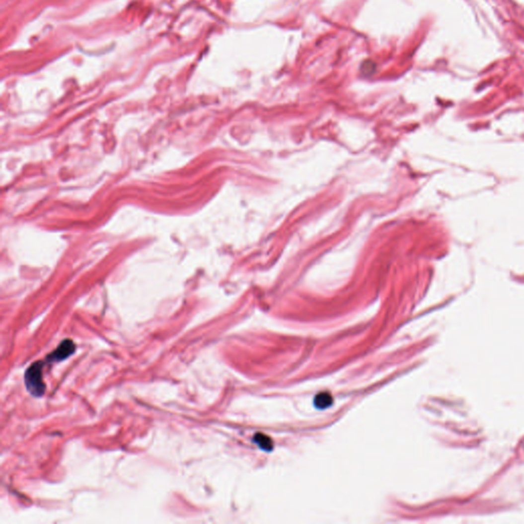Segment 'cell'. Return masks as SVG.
I'll return each mask as SVG.
<instances>
[{
	"instance_id": "obj_2",
	"label": "cell",
	"mask_w": 524,
	"mask_h": 524,
	"mask_svg": "<svg viewBox=\"0 0 524 524\" xmlns=\"http://www.w3.org/2000/svg\"><path fill=\"white\" fill-rule=\"evenodd\" d=\"M75 351V344L71 340L63 341L60 346L47 358L50 362H61L69 358Z\"/></svg>"
},
{
	"instance_id": "obj_3",
	"label": "cell",
	"mask_w": 524,
	"mask_h": 524,
	"mask_svg": "<svg viewBox=\"0 0 524 524\" xmlns=\"http://www.w3.org/2000/svg\"><path fill=\"white\" fill-rule=\"evenodd\" d=\"M333 403V397L329 392H319L314 397V407L318 410H325L331 407Z\"/></svg>"
},
{
	"instance_id": "obj_4",
	"label": "cell",
	"mask_w": 524,
	"mask_h": 524,
	"mask_svg": "<svg viewBox=\"0 0 524 524\" xmlns=\"http://www.w3.org/2000/svg\"><path fill=\"white\" fill-rule=\"evenodd\" d=\"M254 442L261 449L265 451H270L274 449V444H273L272 439H270L267 435H264L262 433H256V435L254 436Z\"/></svg>"
},
{
	"instance_id": "obj_1",
	"label": "cell",
	"mask_w": 524,
	"mask_h": 524,
	"mask_svg": "<svg viewBox=\"0 0 524 524\" xmlns=\"http://www.w3.org/2000/svg\"><path fill=\"white\" fill-rule=\"evenodd\" d=\"M43 363H34L26 372L25 384L28 391L34 396H41L45 391V385L42 380Z\"/></svg>"
}]
</instances>
